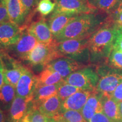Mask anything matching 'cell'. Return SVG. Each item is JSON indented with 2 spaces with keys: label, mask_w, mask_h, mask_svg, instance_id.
Segmentation results:
<instances>
[{
  "label": "cell",
  "mask_w": 122,
  "mask_h": 122,
  "mask_svg": "<svg viewBox=\"0 0 122 122\" xmlns=\"http://www.w3.org/2000/svg\"><path fill=\"white\" fill-rule=\"evenodd\" d=\"M106 18L95 13L82 14L71 20L54 39L57 42L69 39L89 38L106 22Z\"/></svg>",
  "instance_id": "1"
},
{
  "label": "cell",
  "mask_w": 122,
  "mask_h": 122,
  "mask_svg": "<svg viewBox=\"0 0 122 122\" xmlns=\"http://www.w3.org/2000/svg\"><path fill=\"white\" fill-rule=\"evenodd\" d=\"M118 29L106 18L101 27L91 35L88 40V49L90 59L97 62L108 59L113 48Z\"/></svg>",
  "instance_id": "2"
},
{
  "label": "cell",
  "mask_w": 122,
  "mask_h": 122,
  "mask_svg": "<svg viewBox=\"0 0 122 122\" xmlns=\"http://www.w3.org/2000/svg\"><path fill=\"white\" fill-rule=\"evenodd\" d=\"M58 42L54 40L49 44L39 42L30 51L25 61L32 66L45 67L54 59L61 57L57 49Z\"/></svg>",
  "instance_id": "3"
},
{
  "label": "cell",
  "mask_w": 122,
  "mask_h": 122,
  "mask_svg": "<svg viewBox=\"0 0 122 122\" xmlns=\"http://www.w3.org/2000/svg\"><path fill=\"white\" fill-rule=\"evenodd\" d=\"M89 38L69 39L58 42L57 49L61 57H67L81 62L90 59Z\"/></svg>",
  "instance_id": "4"
},
{
  "label": "cell",
  "mask_w": 122,
  "mask_h": 122,
  "mask_svg": "<svg viewBox=\"0 0 122 122\" xmlns=\"http://www.w3.org/2000/svg\"><path fill=\"white\" fill-rule=\"evenodd\" d=\"M98 80V73L87 67L70 74L64 79V83L81 89L95 91Z\"/></svg>",
  "instance_id": "5"
},
{
  "label": "cell",
  "mask_w": 122,
  "mask_h": 122,
  "mask_svg": "<svg viewBox=\"0 0 122 122\" xmlns=\"http://www.w3.org/2000/svg\"><path fill=\"white\" fill-rule=\"evenodd\" d=\"M120 70L112 68L107 71L102 67H100L97 72L100 77L96 91L102 96H111L116 88L122 82V72Z\"/></svg>",
  "instance_id": "6"
},
{
  "label": "cell",
  "mask_w": 122,
  "mask_h": 122,
  "mask_svg": "<svg viewBox=\"0 0 122 122\" xmlns=\"http://www.w3.org/2000/svg\"><path fill=\"white\" fill-rule=\"evenodd\" d=\"M33 98L15 96L10 107L9 122H28L30 112L36 110L33 107Z\"/></svg>",
  "instance_id": "7"
},
{
  "label": "cell",
  "mask_w": 122,
  "mask_h": 122,
  "mask_svg": "<svg viewBox=\"0 0 122 122\" xmlns=\"http://www.w3.org/2000/svg\"><path fill=\"white\" fill-rule=\"evenodd\" d=\"M56 8L53 13H67L75 15L93 13L97 10L88 0H54Z\"/></svg>",
  "instance_id": "8"
},
{
  "label": "cell",
  "mask_w": 122,
  "mask_h": 122,
  "mask_svg": "<svg viewBox=\"0 0 122 122\" xmlns=\"http://www.w3.org/2000/svg\"><path fill=\"white\" fill-rule=\"evenodd\" d=\"M0 56L4 67V83L15 88L26 67L6 53L0 51Z\"/></svg>",
  "instance_id": "9"
},
{
  "label": "cell",
  "mask_w": 122,
  "mask_h": 122,
  "mask_svg": "<svg viewBox=\"0 0 122 122\" xmlns=\"http://www.w3.org/2000/svg\"><path fill=\"white\" fill-rule=\"evenodd\" d=\"M37 40L30 33L27 28L22 30L18 41L15 45L9 47L16 57L25 61L28 55L39 43Z\"/></svg>",
  "instance_id": "10"
},
{
  "label": "cell",
  "mask_w": 122,
  "mask_h": 122,
  "mask_svg": "<svg viewBox=\"0 0 122 122\" xmlns=\"http://www.w3.org/2000/svg\"><path fill=\"white\" fill-rule=\"evenodd\" d=\"M87 67V66L81 62L73 59L67 57H60L51 61L45 67L58 72L63 78L65 79L75 71Z\"/></svg>",
  "instance_id": "11"
},
{
  "label": "cell",
  "mask_w": 122,
  "mask_h": 122,
  "mask_svg": "<svg viewBox=\"0 0 122 122\" xmlns=\"http://www.w3.org/2000/svg\"><path fill=\"white\" fill-rule=\"evenodd\" d=\"M22 32L19 25L8 21L0 24V46L9 48L19 40Z\"/></svg>",
  "instance_id": "12"
},
{
  "label": "cell",
  "mask_w": 122,
  "mask_h": 122,
  "mask_svg": "<svg viewBox=\"0 0 122 122\" xmlns=\"http://www.w3.org/2000/svg\"><path fill=\"white\" fill-rule=\"evenodd\" d=\"M37 77L28 68H25L15 87L16 95L23 98L33 97Z\"/></svg>",
  "instance_id": "13"
},
{
  "label": "cell",
  "mask_w": 122,
  "mask_h": 122,
  "mask_svg": "<svg viewBox=\"0 0 122 122\" xmlns=\"http://www.w3.org/2000/svg\"><path fill=\"white\" fill-rule=\"evenodd\" d=\"M27 30L39 42L49 44L54 40L49 24L44 18L32 23Z\"/></svg>",
  "instance_id": "14"
},
{
  "label": "cell",
  "mask_w": 122,
  "mask_h": 122,
  "mask_svg": "<svg viewBox=\"0 0 122 122\" xmlns=\"http://www.w3.org/2000/svg\"><path fill=\"white\" fill-rule=\"evenodd\" d=\"M93 91L81 89L73 94L62 102V110H71L81 111Z\"/></svg>",
  "instance_id": "15"
},
{
  "label": "cell",
  "mask_w": 122,
  "mask_h": 122,
  "mask_svg": "<svg viewBox=\"0 0 122 122\" xmlns=\"http://www.w3.org/2000/svg\"><path fill=\"white\" fill-rule=\"evenodd\" d=\"M101 98V94L96 90L94 91L81 110L84 118L88 122L96 113L102 111Z\"/></svg>",
  "instance_id": "16"
},
{
  "label": "cell",
  "mask_w": 122,
  "mask_h": 122,
  "mask_svg": "<svg viewBox=\"0 0 122 122\" xmlns=\"http://www.w3.org/2000/svg\"><path fill=\"white\" fill-rule=\"evenodd\" d=\"M62 83L41 86L36 88L33 94V105L35 109L38 110L40 106L44 102L53 96L57 95L58 90Z\"/></svg>",
  "instance_id": "17"
},
{
  "label": "cell",
  "mask_w": 122,
  "mask_h": 122,
  "mask_svg": "<svg viewBox=\"0 0 122 122\" xmlns=\"http://www.w3.org/2000/svg\"><path fill=\"white\" fill-rule=\"evenodd\" d=\"M78 15L67 13H52L49 19L48 24L53 37L63 30L71 20Z\"/></svg>",
  "instance_id": "18"
},
{
  "label": "cell",
  "mask_w": 122,
  "mask_h": 122,
  "mask_svg": "<svg viewBox=\"0 0 122 122\" xmlns=\"http://www.w3.org/2000/svg\"><path fill=\"white\" fill-rule=\"evenodd\" d=\"M6 7L10 22L22 25L27 17L21 0H8Z\"/></svg>",
  "instance_id": "19"
},
{
  "label": "cell",
  "mask_w": 122,
  "mask_h": 122,
  "mask_svg": "<svg viewBox=\"0 0 122 122\" xmlns=\"http://www.w3.org/2000/svg\"><path fill=\"white\" fill-rule=\"evenodd\" d=\"M102 112L112 122H122L120 118L119 102L111 96H102Z\"/></svg>",
  "instance_id": "20"
},
{
  "label": "cell",
  "mask_w": 122,
  "mask_h": 122,
  "mask_svg": "<svg viewBox=\"0 0 122 122\" xmlns=\"http://www.w3.org/2000/svg\"><path fill=\"white\" fill-rule=\"evenodd\" d=\"M62 104V101L57 94L44 102L38 110L48 118H54L61 112Z\"/></svg>",
  "instance_id": "21"
},
{
  "label": "cell",
  "mask_w": 122,
  "mask_h": 122,
  "mask_svg": "<svg viewBox=\"0 0 122 122\" xmlns=\"http://www.w3.org/2000/svg\"><path fill=\"white\" fill-rule=\"evenodd\" d=\"M37 77L36 88L45 85H51L64 82V78L58 72L50 68L45 67Z\"/></svg>",
  "instance_id": "22"
},
{
  "label": "cell",
  "mask_w": 122,
  "mask_h": 122,
  "mask_svg": "<svg viewBox=\"0 0 122 122\" xmlns=\"http://www.w3.org/2000/svg\"><path fill=\"white\" fill-rule=\"evenodd\" d=\"M122 0H89L88 2L96 10L110 14L115 11Z\"/></svg>",
  "instance_id": "23"
},
{
  "label": "cell",
  "mask_w": 122,
  "mask_h": 122,
  "mask_svg": "<svg viewBox=\"0 0 122 122\" xmlns=\"http://www.w3.org/2000/svg\"><path fill=\"white\" fill-rule=\"evenodd\" d=\"M54 119L59 122H88L80 111L62 110L55 117Z\"/></svg>",
  "instance_id": "24"
},
{
  "label": "cell",
  "mask_w": 122,
  "mask_h": 122,
  "mask_svg": "<svg viewBox=\"0 0 122 122\" xmlns=\"http://www.w3.org/2000/svg\"><path fill=\"white\" fill-rule=\"evenodd\" d=\"M15 96V88L12 85L4 83L0 88V102L5 106L10 107Z\"/></svg>",
  "instance_id": "25"
},
{
  "label": "cell",
  "mask_w": 122,
  "mask_h": 122,
  "mask_svg": "<svg viewBox=\"0 0 122 122\" xmlns=\"http://www.w3.org/2000/svg\"><path fill=\"white\" fill-rule=\"evenodd\" d=\"M107 60L111 68L122 70V51L118 48L113 46Z\"/></svg>",
  "instance_id": "26"
},
{
  "label": "cell",
  "mask_w": 122,
  "mask_h": 122,
  "mask_svg": "<svg viewBox=\"0 0 122 122\" xmlns=\"http://www.w3.org/2000/svg\"><path fill=\"white\" fill-rule=\"evenodd\" d=\"M80 90H81L80 88L68 84L63 82L59 86L58 90L57 95L63 102L67 98Z\"/></svg>",
  "instance_id": "27"
},
{
  "label": "cell",
  "mask_w": 122,
  "mask_h": 122,
  "mask_svg": "<svg viewBox=\"0 0 122 122\" xmlns=\"http://www.w3.org/2000/svg\"><path fill=\"white\" fill-rule=\"evenodd\" d=\"M56 3L50 0H41L38 3L36 10L42 16H47L54 11Z\"/></svg>",
  "instance_id": "28"
},
{
  "label": "cell",
  "mask_w": 122,
  "mask_h": 122,
  "mask_svg": "<svg viewBox=\"0 0 122 122\" xmlns=\"http://www.w3.org/2000/svg\"><path fill=\"white\" fill-rule=\"evenodd\" d=\"M107 18L116 28H122V11L115 10Z\"/></svg>",
  "instance_id": "29"
},
{
  "label": "cell",
  "mask_w": 122,
  "mask_h": 122,
  "mask_svg": "<svg viewBox=\"0 0 122 122\" xmlns=\"http://www.w3.org/2000/svg\"><path fill=\"white\" fill-rule=\"evenodd\" d=\"M49 118L42 114L39 110H34L28 117V122H48Z\"/></svg>",
  "instance_id": "30"
},
{
  "label": "cell",
  "mask_w": 122,
  "mask_h": 122,
  "mask_svg": "<svg viewBox=\"0 0 122 122\" xmlns=\"http://www.w3.org/2000/svg\"><path fill=\"white\" fill-rule=\"evenodd\" d=\"M23 5L26 17L33 11L35 7H37L39 0H21Z\"/></svg>",
  "instance_id": "31"
},
{
  "label": "cell",
  "mask_w": 122,
  "mask_h": 122,
  "mask_svg": "<svg viewBox=\"0 0 122 122\" xmlns=\"http://www.w3.org/2000/svg\"><path fill=\"white\" fill-rule=\"evenodd\" d=\"M10 21L6 6L0 0V24Z\"/></svg>",
  "instance_id": "32"
},
{
  "label": "cell",
  "mask_w": 122,
  "mask_h": 122,
  "mask_svg": "<svg viewBox=\"0 0 122 122\" xmlns=\"http://www.w3.org/2000/svg\"><path fill=\"white\" fill-rule=\"evenodd\" d=\"M88 122H112L109 119L102 111L96 113L91 118Z\"/></svg>",
  "instance_id": "33"
},
{
  "label": "cell",
  "mask_w": 122,
  "mask_h": 122,
  "mask_svg": "<svg viewBox=\"0 0 122 122\" xmlns=\"http://www.w3.org/2000/svg\"><path fill=\"white\" fill-rule=\"evenodd\" d=\"M111 97L118 102L122 101V82L116 88L115 91L112 93Z\"/></svg>",
  "instance_id": "34"
},
{
  "label": "cell",
  "mask_w": 122,
  "mask_h": 122,
  "mask_svg": "<svg viewBox=\"0 0 122 122\" xmlns=\"http://www.w3.org/2000/svg\"><path fill=\"white\" fill-rule=\"evenodd\" d=\"M114 46L117 47L122 51V30L120 29H118Z\"/></svg>",
  "instance_id": "35"
},
{
  "label": "cell",
  "mask_w": 122,
  "mask_h": 122,
  "mask_svg": "<svg viewBox=\"0 0 122 122\" xmlns=\"http://www.w3.org/2000/svg\"><path fill=\"white\" fill-rule=\"evenodd\" d=\"M4 84V67L3 62L0 56V88Z\"/></svg>",
  "instance_id": "36"
},
{
  "label": "cell",
  "mask_w": 122,
  "mask_h": 122,
  "mask_svg": "<svg viewBox=\"0 0 122 122\" xmlns=\"http://www.w3.org/2000/svg\"><path fill=\"white\" fill-rule=\"evenodd\" d=\"M0 122H5V117L1 108H0Z\"/></svg>",
  "instance_id": "37"
},
{
  "label": "cell",
  "mask_w": 122,
  "mask_h": 122,
  "mask_svg": "<svg viewBox=\"0 0 122 122\" xmlns=\"http://www.w3.org/2000/svg\"><path fill=\"white\" fill-rule=\"evenodd\" d=\"M119 109L120 116V118H121V120L122 122V101L119 102Z\"/></svg>",
  "instance_id": "38"
},
{
  "label": "cell",
  "mask_w": 122,
  "mask_h": 122,
  "mask_svg": "<svg viewBox=\"0 0 122 122\" xmlns=\"http://www.w3.org/2000/svg\"><path fill=\"white\" fill-rule=\"evenodd\" d=\"M115 10H117V11H122V1L120 2L118 7H117V9Z\"/></svg>",
  "instance_id": "39"
},
{
  "label": "cell",
  "mask_w": 122,
  "mask_h": 122,
  "mask_svg": "<svg viewBox=\"0 0 122 122\" xmlns=\"http://www.w3.org/2000/svg\"><path fill=\"white\" fill-rule=\"evenodd\" d=\"M48 122H59L53 118H49Z\"/></svg>",
  "instance_id": "40"
},
{
  "label": "cell",
  "mask_w": 122,
  "mask_h": 122,
  "mask_svg": "<svg viewBox=\"0 0 122 122\" xmlns=\"http://www.w3.org/2000/svg\"><path fill=\"white\" fill-rule=\"evenodd\" d=\"M1 1H2V2L3 3V4H4L6 6V4H7V1H8V0H1Z\"/></svg>",
  "instance_id": "41"
},
{
  "label": "cell",
  "mask_w": 122,
  "mask_h": 122,
  "mask_svg": "<svg viewBox=\"0 0 122 122\" xmlns=\"http://www.w3.org/2000/svg\"><path fill=\"white\" fill-rule=\"evenodd\" d=\"M120 30H122V28H120Z\"/></svg>",
  "instance_id": "42"
},
{
  "label": "cell",
  "mask_w": 122,
  "mask_h": 122,
  "mask_svg": "<svg viewBox=\"0 0 122 122\" xmlns=\"http://www.w3.org/2000/svg\"><path fill=\"white\" fill-rule=\"evenodd\" d=\"M1 46H0V49H1Z\"/></svg>",
  "instance_id": "43"
},
{
  "label": "cell",
  "mask_w": 122,
  "mask_h": 122,
  "mask_svg": "<svg viewBox=\"0 0 122 122\" xmlns=\"http://www.w3.org/2000/svg\"><path fill=\"white\" fill-rule=\"evenodd\" d=\"M88 1H89V0H88Z\"/></svg>",
  "instance_id": "44"
}]
</instances>
